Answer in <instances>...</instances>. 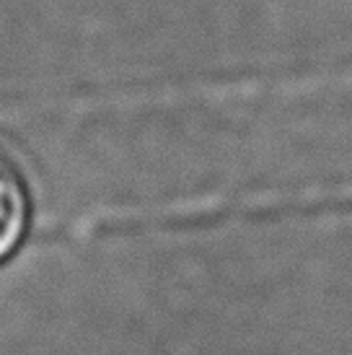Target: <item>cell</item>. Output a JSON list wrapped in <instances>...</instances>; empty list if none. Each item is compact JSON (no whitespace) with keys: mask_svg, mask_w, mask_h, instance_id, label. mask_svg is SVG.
Returning a JSON list of instances; mask_svg holds the SVG:
<instances>
[{"mask_svg":"<svg viewBox=\"0 0 352 355\" xmlns=\"http://www.w3.org/2000/svg\"><path fill=\"white\" fill-rule=\"evenodd\" d=\"M26 192L19 171L0 156V254L8 252L24 231Z\"/></svg>","mask_w":352,"mask_h":355,"instance_id":"1","label":"cell"}]
</instances>
